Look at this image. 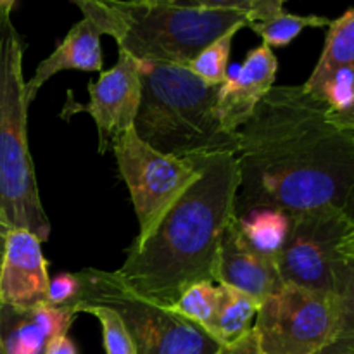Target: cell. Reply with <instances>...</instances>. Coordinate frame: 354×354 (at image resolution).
<instances>
[{"instance_id":"1","label":"cell","mask_w":354,"mask_h":354,"mask_svg":"<svg viewBox=\"0 0 354 354\" xmlns=\"http://www.w3.org/2000/svg\"><path fill=\"white\" fill-rule=\"evenodd\" d=\"M330 106L304 85L273 86L239 130L241 185L234 216L348 209L354 197V131L328 120Z\"/></svg>"},{"instance_id":"2","label":"cell","mask_w":354,"mask_h":354,"mask_svg":"<svg viewBox=\"0 0 354 354\" xmlns=\"http://www.w3.org/2000/svg\"><path fill=\"white\" fill-rule=\"evenodd\" d=\"M199 178L145 241L133 242L116 275L138 296L171 306L197 282H214L220 237L241 185L237 156H192ZM216 283V282H214Z\"/></svg>"},{"instance_id":"3","label":"cell","mask_w":354,"mask_h":354,"mask_svg":"<svg viewBox=\"0 0 354 354\" xmlns=\"http://www.w3.org/2000/svg\"><path fill=\"white\" fill-rule=\"evenodd\" d=\"M137 66L142 99L133 128L145 144L182 159L239 154V131H227L218 120L221 85H209L183 64L137 61Z\"/></svg>"},{"instance_id":"4","label":"cell","mask_w":354,"mask_h":354,"mask_svg":"<svg viewBox=\"0 0 354 354\" xmlns=\"http://www.w3.org/2000/svg\"><path fill=\"white\" fill-rule=\"evenodd\" d=\"M83 17L120 50L137 61L187 66L204 47L230 30L249 28L251 16L237 10L178 7L168 0H71Z\"/></svg>"},{"instance_id":"5","label":"cell","mask_w":354,"mask_h":354,"mask_svg":"<svg viewBox=\"0 0 354 354\" xmlns=\"http://www.w3.org/2000/svg\"><path fill=\"white\" fill-rule=\"evenodd\" d=\"M23 40L10 14H0V211L12 228L31 232L40 242L50 234L41 206L28 145L26 82Z\"/></svg>"},{"instance_id":"6","label":"cell","mask_w":354,"mask_h":354,"mask_svg":"<svg viewBox=\"0 0 354 354\" xmlns=\"http://www.w3.org/2000/svg\"><path fill=\"white\" fill-rule=\"evenodd\" d=\"M82 290L71 306L113 308L133 342L135 354H218L221 344L201 325L169 306L154 303L124 286L116 272L85 268L78 273Z\"/></svg>"},{"instance_id":"7","label":"cell","mask_w":354,"mask_h":354,"mask_svg":"<svg viewBox=\"0 0 354 354\" xmlns=\"http://www.w3.org/2000/svg\"><path fill=\"white\" fill-rule=\"evenodd\" d=\"M286 244L277 256L286 283L334 294L354 258V220L335 206L289 214Z\"/></svg>"},{"instance_id":"8","label":"cell","mask_w":354,"mask_h":354,"mask_svg":"<svg viewBox=\"0 0 354 354\" xmlns=\"http://www.w3.org/2000/svg\"><path fill=\"white\" fill-rule=\"evenodd\" d=\"M337 324L334 294L283 283L259 304L252 332L266 354H322L334 342Z\"/></svg>"},{"instance_id":"9","label":"cell","mask_w":354,"mask_h":354,"mask_svg":"<svg viewBox=\"0 0 354 354\" xmlns=\"http://www.w3.org/2000/svg\"><path fill=\"white\" fill-rule=\"evenodd\" d=\"M113 152L121 178L130 190L140 227L135 242H142L156 230L169 207L199 178V168L194 158H175L152 149L138 137L135 128L118 138Z\"/></svg>"},{"instance_id":"10","label":"cell","mask_w":354,"mask_h":354,"mask_svg":"<svg viewBox=\"0 0 354 354\" xmlns=\"http://www.w3.org/2000/svg\"><path fill=\"white\" fill-rule=\"evenodd\" d=\"M90 102L78 106L88 113L99 131V152L113 151V145L127 130L133 128L142 99V82L137 59L120 50L118 62L99 80L88 85Z\"/></svg>"},{"instance_id":"11","label":"cell","mask_w":354,"mask_h":354,"mask_svg":"<svg viewBox=\"0 0 354 354\" xmlns=\"http://www.w3.org/2000/svg\"><path fill=\"white\" fill-rule=\"evenodd\" d=\"M214 282L242 290L259 304L286 283L280 275L277 258L261 254L251 248L235 216H232L220 237Z\"/></svg>"},{"instance_id":"12","label":"cell","mask_w":354,"mask_h":354,"mask_svg":"<svg viewBox=\"0 0 354 354\" xmlns=\"http://www.w3.org/2000/svg\"><path fill=\"white\" fill-rule=\"evenodd\" d=\"M279 59L266 44L252 48L241 66L228 68V76L220 86L216 114L227 131H239L263 97L273 88Z\"/></svg>"},{"instance_id":"13","label":"cell","mask_w":354,"mask_h":354,"mask_svg":"<svg viewBox=\"0 0 354 354\" xmlns=\"http://www.w3.org/2000/svg\"><path fill=\"white\" fill-rule=\"evenodd\" d=\"M48 263L41 242L24 228H10L0 272V304L37 308L47 303Z\"/></svg>"},{"instance_id":"14","label":"cell","mask_w":354,"mask_h":354,"mask_svg":"<svg viewBox=\"0 0 354 354\" xmlns=\"http://www.w3.org/2000/svg\"><path fill=\"white\" fill-rule=\"evenodd\" d=\"M304 88L330 109L354 100V7L328 24L325 47Z\"/></svg>"},{"instance_id":"15","label":"cell","mask_w":354,"mask_h":354,"mask_svg":"<svg viewBox=\"0 0 354 354\" xmlns=\"http://www.w3.org/2000/svg\"><path fill=\"white\" fill-rule=\"evenodd\" d=\"M75 320L76 313L69 306L0 304V354H45L48 341L68 334Z\"/></svg>"},{"instance_id":"16","label":"cell","mask_w":354,"mask_h":354,"mask_svg":"<svg viewBox=\"0 0 354 354\" xmlns=\"http://www.w3.org/2000/svg\"><path fill=\"white\" fill-rule=\"evenodd\" d=\"M102 33L90 19L83 17L66 33L61 44L47 59L37 66L33 78L26 82L28 100H33L38 90L48 78L61 71L78 69V71H100L102 69Z\"/></svg>"},{"instance_id":"17","label":"cell","mask_w":354,"mask_h":354,"mask_svg":"<svg viewBox=\"0 0 354 354\" xmlns=\"http://www.w3.org/2000/svg\"><path fill=\"white\" fill-rule=\"evenodd\" d=\"M220 304H218L216 322H214L213 337L220 344H230L252 328V322L258 315L259 303L234 287L220 286Z\"/></svg>"},{"instance_id":"18","label":"cell","mask_w":354,"mask_h":354,"mask_svg":"<svg viewBox=\"0 0 354 354\" xmlns=\"http://www.w3.org/2000/svg\"><path fill=\"white\" fill-rule=\"evenodd\" d=\"M237 221L251 248L265 256H279L289 234V214L280 209H256L237 218Z\"/></svg>"},{"instance_id":"19","label":"cell","mask_w":354,"mask_h":354,"mask_svg":"<svg viewBox=\"0 0 354 354\" xmlns=\"http://www.w3.org/2000/svg\"><path fill=\"white\" fill-rule=\"evenodd\" d=\"M218 304H220V287L214 282H197L180 294L171 304V310L201 325L213 335L216 322Z\"/></svg>"},{"instance_id":"20","label":"cell","mask_w":354,"mask_h":354,"mask_svg":"<svg viewBox=\"0 0 354 354\" xmlns=\"http://www.w3.org/2000/svg\"><path fill=\"white\" fill-rule=\"evenodd\" d=\"M330 23L332 21L324 16H315V14H311V16H297V14L282 10L272 19L251 23L249 28L263 38V44L272 48L286 47L290 41L296 40L301 31L306 30V28H324L328 26Z\"/></svg>"},{"instance_id":"21","label":"cell","mask_w":354,"mask_h":354,"mask_svg":"<svg viewBox=\"0 0 354 354\" xmlns=\"http://www.w3.org/2000/svg\"><path fill=\"white\" fill-rule=\"evenodd\" d=\"M335 297L339 306L337 334L322 354H354V258L342 272Z\"/></svg>"},{"instance_id":"22","label":"cell","mask_w":354,"mask_h":354,"mask_svg":"<svg viewBox=\"0 0 354 354\" xmlns=\"http://www.w3.org/2000/svg\"><path fill=\"white\" fill-rule=\"evenodd\" d=\"M237 31L239 30H230L214 41H211L187 64V68L209 85H223L228 76L232 41H234Z\"/></svg>"},{"instance_id":"23","label":"cell","mask_w":354,"mask_h":354,"mask_svg":"<svg viewBox=\"0 0 354 354\" xmlns=\"http://www.w3.org/2000/svg\"><path fill=\"white\" fill-rule=\"evenodd\" d=\"M178 7H194V9H216L237 10L249 14L252 23L268 21L283 10L287 0H168Z\"/></svg>"},{"instance_id":"24","label":"cell","mask_w":354,"mask_h":354,"mask_svg":"<svg viewBox=\"0 0 354 354\" xmlns=\"http://www.w3.org/2000/svg\"><path fill=\"white\" fill-rule=\"evenodd\" d=\"M82 313H90L100 322L102 327V342L106 354H135L133 342L127 330V325L120 315L107 306H86Z\"/></svg>"},{"instance_id":"25","label":"cell","mask_w":354,"mask_h":354,"mask_svg":"<svg viewBox=\"0 0 354 354\" xmlns=\"http://www.w3.org/2000/svg\"><path fill=\"white\" fill-rule=\"evenodd\" d=\"M80 290H82V283H80L78 273H61L48 282L47 303L55 308H71L78 299Z\"/></svg>"},{"instance_id":"26","label":"cell","mask_w":354,"mask_h":354,"mask_svg":"<svg viewBox=\"0 0 354 354\" xmlns=\"http://www.w3.org/2000/svg\"><path fill=\"white\" fill-rule=\"evenodd\" d=\"M218 354H266V353L259 348L258 339H256L254 332H252L251 328L248 334L242 335V337L237 339V341L230 342V344H221Z\"/></svg>"},{"instance_id":"27","label":"cell","mask_w":354,"mask_h":354,"mask_svg":"<svg viewBox=\"0 0 354 354\" xmlns=\"http://www.w3.org/2000/svg\"><path fill=\"white\" fill-rule=\"evenodd\" d=\"M328 120L332 124L342 130L354 131V100L342 109H330L328 111Z\"/></svg>"},{"instance_id":"28","label":"cell","mask_w":354,"mask_h":354,"mask_svg":"<svg viewBox=\"0 0 354 354\" xmlns=\"http://www.w3.org/2000/svg\"><path fill=\"white\" fill-rule=\"evenodd\" d=\"M45 354H78L76 344L68 337V334L55 335L48 341Z\"/></svg>"},{"instance_id":"29","label":"cell","mask_w":354,"mask_h":354,"mask_svg":"<svg viewBox=\"0 0 354 354\" xmlns=\"http://www.w3.org/2000/svg\"><path fill=\"white\" fill-rule=\"evenodd\" d=\"M10 225L9 221L6 220V216L0 211V272H2V265H3V258H6V248H7V239H9L10 234Z\"/></svg>"},{"instance_id":"30","label":"cell","mask_w":354,"mask_h":354,"mask_svg":"<svg viewBox=\"0 0 354 354\" xmlns=\"http://www.w3.org/2000/svg\"><path fill=\"white\" fill-rule=\"evenodd\" d=\"M16 0H0V14H10Z\"/></svg>"}]
</instances>
